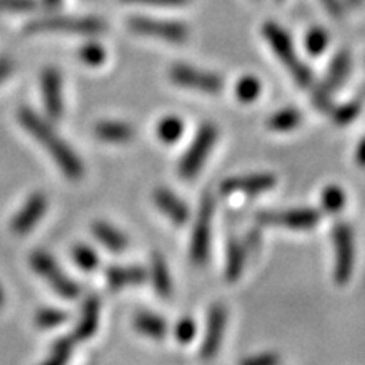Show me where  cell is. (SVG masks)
Listing matches in <instances>:
<instances>
[{"mask_svg": "<svg viewBox=\"0 0 365 365\" xmlns=\"http://www.w3.org/2000/svg\"><path fill=\"white\" fill-rule=\"evenodd\" d=\"M182 130H185L182 120L180 117H175V115L161 118L156 129L159 140H163L164 144H173L176 143V140H180V137L182 135Z\"/></svg>", "mask_w": 365, "mask_h": 365, "instance_id": "25", "label": "cell"}, {"mask_svg": "<svg viewBox=\"0 0 365 365\" xmlns=\"http://www.w3.org/2000/svg\"><path fill=\"white\" fill-rule=\"evenodd\" d=\"M105 24L95 17H43L31 21L24 33H68V34H102Z\"/></svg>", "mask_w": 365, "mask_h": 365, "instance_id": "3", "label": "cell"}, {"mask_svg": "<svg viewBox=\"0 0 365 365\" xmlns=\"http://www.w3.org/2000/svg\"><path fill=\"white\" fill-rule=\"evenodd\" d=\"M301 118H303V115H301L299 110H296L293 107H287L274 113V115L267 120V125L271 127L272 130L286 132L298 127L301 124Z\"/></svg>", "mask_w": 365, "mask_h": 365, "instance_id": "24", "label": "cell"}, {"mask_svg": "<svg viewBox=\"0 0 365 365\" xmlns=\"http://www.w3.org/2000/svg\"><path fill=\"white\" fill-rule=\"evenodd\" d=\"M176 340L180 344H190L196 335V325L191 318H181L175 328Z\"/></svg>", "mask_w": 365, "mask_h": 365, "instance_id": "34", "label": "cell"}, {"mask_svg": "<svg viewBox=\"0 0 365 365\" xmlns=\"http://www.w3.org/2000/svg\"><path fill=\"white\" fill-rule=\"evenodd\" d=\"M98 318H100V301L97 296H91L85 301L83 309H81V317L78 319L75 331H73V339L75 341H83L93 336V333L98 328Z\"/></svg>", "mask_w": 365, "mask_h": 365, "instance_id": "17", "label": "cell"}, {"mask_svg": "<svg viewBox=\"0 0 365 365\" xmlns=\"http://www.w3.org/2000/svg\"><path fill=\"white\" fill-rule=\"evenodd\" d=\"M235 95L237 98L244 103L254 102V100H257L259 95H261V81L252 75L242 76L235 85Z\"/></svg>", "mask_w": 365, "mask_h": 365, "instance_id": "27", "label": "cell"}, {"mask_svg": "<svg viewBox=\"0 0 365 365\" xmlns=\"http://www.w3.org/2000/svg\"><path fill=\"white\" fill-rule=\"evenodd\" d=\"M212 217H213V198L205 195L200 205L198 218H196L193 237H191V261L195 264H205L210 252V239H212Z\"/></svg>", "mask_w": 365, "mask_h": 365, "instance_id": "8", "label": "cell"}, {"mask_svg": "<svg viewBox=\"0 0 365 365\" xmlns=\"http://www.w3.org/2000/svg\"><path fill=\"white\" fill-rule=\"evenodd\" d=\"M66 319H68L66 313L61 312V309L46 308V309H41V312L36 314V325L39 328H44V330H49V328L61 327Z\"/></svg>", "mask_w": 365, "mask_h": 365, "instance_id": "31", "label": "cell"}, {"mask_svg": "<svg viewBox=\"0 0 365 365\" xmlns=\"http://www.w3.org/2000/svg\"><path fill=\"white\" fill-rule=\"evenodd\" d=\"M12 61L11 59H7V58H0V83H2L4 80L7 78L9 75H11V71H12Z\"/></svg>", "mask_w": 365, "mask_h": 365, "instance_id": "40", "label": "cell"}, {"mask_svg": "<svg viewBox=\"0 0 365 365\" xmlns=\"http://www.w3.org/2000/svg\"><path fill=\"white\" fill-rule=\"evenodd\" d=\"M4 304V293H2V289H0V307H2Z\"/></svg>", "mask_w": 365, "mask_h": 365, "instance_id": "44", "label": "cell"}, {"mask_svg": "<svg viewBox=\"0 0 365 365\" xmlns=\"http://www.w3.org/2000/svg\"><path fill=\"white\" fill-rule=\"evenodd\" d=\"M91 232H93V235L102 242L105 247L112 250V252H124L127 245H129V240H127V237L122 234V232H118L115 227L108 225V223L105 222L93 223Z\"/></svg>", "mask_w": 365, "mask_h": 365, "instance_id": "21", "label": "cell"}, {"mask_svg": "<svg viewBox=\"0 0 365 365\" xmlns=\"http://www.w3.org/2000/svg\"><path fill=\"white\" fill-rule=\"evenodd\" d=\"M170 78L173 83L185 86V88L205 91V93H218L223 88L220 76L213 73L196 70L188 65H175L170 70Z\"/></svg>", "mask_w": 365, "mask_h": 365, "instance_id": "10", "label": "cell"}, {"mask_svg": "<svg viewBox=\"0 0 365 365\" xmlns=\"http://www.w3.org/2000/svg\"><path fill=\"white\" fill-rule=\"evenodd\" d=\"M322 6L331 14L333 17H341L344 16V6H341V0H319Z\"/></svg>", "mask_w": 365, "mask_h": 365, "instance_id": "38", "label": "cell"}, {"mask_svg": "<svg viewBox=\"0 0 365 365\" xmlns=\"http://www.w3.org/2000/svg\"><path fill=\"white\" fill-rule=\"evenodd\" d=\"M360 113V105L359 103H345V105H340V107L333 108L331 110V117L333 120H335V124L339 125H346L350 124V122L355 120L357 115Z\"/></svg>", "mask_w": 365, "mask_h": 365, "instance_id": "33", "label": "cell"}, {"mask_svg": "<svg viewBox=\"0 0 365 365\" xmlns=\"http://www.w3.org/2000/svg\"><path fill=\"white\" fill-rule=\"evenodd\" d=\"M218 130L213 124H205L200 127L198 134H196L193 144L186 150L180 163V175L182 180H193L202 170V166L207 161L210 150H212L213 144L217 143Z\"/></svg>", "mask_w": 365, "mask_h": 365, "instance_id": "5", "label": "cell"}, {"mask_svg": "<svg viewBox=\"0 0 365 365\" xmlns=\"http://www.w3.org/2000/svg\"><path fill=\"white\" fill-rule=\"evenodd\" d=\"M304 46H307V51L312 56H319L328 48V33L322 27H313V29L308 31Z\"/></svg>", "mask_w": 365, "mask_h": 365, "instance_id": "29", "label": "cell"}, {"mask_svg": "<svg viewBox=\"0 0 365 365\" xmlns=\"http://www.w3.org/2000/svg\"><path fill=\"white\" fill-rule=\"evenodd\" d=\"M322 205L328 213H336L345 207V193L340 186H327L322 193Z\"/></svg>", "mask_w": 365, "mask_h": 365, "instance_id": "28", "label": "cell"}, {"mask_svg": "<svg viewBox=\"0 0 365 365\" xmlns=\"http://www.w3.org/2000/svg\"><path fill=\"white\" fill-rule=\"evenodd\" d=\"M73 259H75L76 266L81 267L86 272L97 269L100 262L97 252H95L91 247H88V245H81V244L73 249Z\"/></svg>", "mask_w": 365, "mask_h": 365, "instance_id": "30", "label": "cell"}, {"mask_svg": "<svg viewBox=\"0 0 365 365\" xmlns=\"http://www.w3.org/2000/svg\"><path fill=\"white\" fill-rule=\"evenodd\" d=\"M145 281V271L137 266H113L107 271V282L110 289H124L129 286H139Z\"/></svg>", "mask_w": 365, "mask_h": 365, "instance_id": "18", "label": "cell"}, {"mask_svg": "<svg viewBox=\"0 0 365 365\" xmlns=\"http://www.w3.org/2000/svg\"><path fill=\"white\" fill-rule=\"evenodd\" d=\"M46 210H48V196L44 193H33L26 200L24 207H22L17 215L11 222V232L16 235L29 234L33 228L41 222L44 217Z\"/></svg>", "mask_w": 365, "mask_h": 365, "instance_id": "12", "label": "cell"}, {"mask_svg": "<svg viewBox=\"0 0 365 365\" xmlns=\"http://www.w3.org/2000/svg\"><path fill=\"white\" fill-rule=\"evenodd\" d=\"M259 244H261V234H259L257 230L250 232V234L247 235V239L244 240V245L247 250H255L259 247Z\"/></svg>", "mask_w": 365, "mask_h": 365, "instance_id": "39", "label": "cell"}, {"mask_svg": "<svg viewBox=\"0 0 365 365\" xmlns=\"http://www.w3.org/2000/svg\"><path fill=\"white\" fill-rule=\"evenodd\" d=\"M93 130L100 140L112 144L129 143L132 137H134V129L129 124H125V122L102 120L95 125Z\"/></svg>", "mask_w": 365, "mask_h": 365, "instance_id": "20", "label": "cell"}, {"mask_svg": "<svg viewBox=\"0 0 365 365\" xmlns=\"http://www.w3.org/2000/svg\"><path fill=\"white\" fill-rule=\"evenodd\" d=\"M127 4H140V6L153 7H180L186 6L190 0H124Z\"/></svg>", "mask_w": 365, "mask_h": 365, "instance_id": "36", "label": "cell"}, {"mask_svg": "<svg viewBox=\"0 0 365 365\" xmlns=\"http://www.w3.org/2000/svg\"><path fill=\"white\" fill-rule=\"evenodd\" d=\"M31 267L34 269L36 274H39L43 279L48 281V284L53 287L56 293L65 299H76L80 296V286L71 279L70 276H66L61 271V267L58 266L56 261L49 254H46L44 250H36L31 254Z\"/></svg>", "mask_w": 365, "mask_h": 365, "instance_id": "4", "label": "cell"}, {"mask_svg": "<svg viewBox=\"0 0 365 365\" xmlns=\"http://www.w3.org/2000/svg\"><path fill=\"white\" fill-rule=\"evenodd\" d=\"M61 75L54 68H46L41 75V90L48 115L59 118L63 115V86Z\"/></svg>", "mask_w": 365, "mask_h": 365, "instance_id": "15", "label": "cell"}, {"mask_svg": "<svg viewBox=\"0 0 365 365\" xmlns=\"http://www.w3.org/2000/svg\"><path fill=\"white\" fill-rule=\"evenodd\" d=\"M154 203L176 225H185L188 222V207L175 193H171L170 190L158 188L154 191Z\"/></svg>", "mask_w": 365, "mask_h": 365, "instance_id": "16", "label": "cell"}, {"mask_svg": "<svg viewBox=\"0 0 365 365\" xmlns=\"http://www.w3.org/2000/svg\"><path fill=\"white\" fill-rule=\"evenodd\" d=\"M46 4H48V6H58L59 2H61V0H44Z\"/></svg>", "mask_w": 365, "mask_h": 365, "instance_id": "42", "label": "cell"}, {"mask_svg": "<svg viewBox=\"0 0 365 365\" xmlns=\"http://www.w3.org/2000/svg\"><path fill=\"white\" fill-rule=\"evenodd\" d=\"M349 2L352 4V6L357 7V6H360V4H362V0H349Z\"/></svg>", "mask_w": 365, "mask_h": 365, "instance_id": "43", "label": "cell"}, {"mask_svg": "<svg viewBox=\"0 0 365 365\" xmlns=\"http://www.w3.org/2000/svg\"><path fill=\"white\" fill-rule=\"evenodd\" d=\"M264 38L267 39V43L271 44V48L276 53V56L281 59V63L287 68V71L291 73L296 85H299L301 88H308L313 85V73L309 68L301 61L298 54L294 51V46L291 43V38L282 27H279L276 22H266L262 27Z\"/></svg>", "mask_w": 365, "mask_h": 365, "instance_id": "2", "label": "cell"}, {"mask_svg": "<svg viewBox=\"0 0 365 365\" xmlns=\"http://www.w3.org/2000/svg\"><path fill=\"white\" fill-rule=\"evenodd\" d=\"M240 365H279V355L276 354H261L242 360Z\"/></svg>", "mask_w": 365, "mask_h": 365, "instance_id": "37", "label": "cell"}, {"mask_svg": "<svg viewBox=\"0 0 365 365\" xmlns=\"http://www.w3.org/2000/svg\"><path fill=\"white\" fill-rule=\"evenodd\" d=\"M227 323V309L223 304H213L208 314V325L207 333H205V340L202 344V359L208 360L213 359L222 345L223 331H225Z\"/></svg>", "mask_w": 365, "mask_h": 365, "instance_id": "13", "label": "cell"}, {"mask_svg": "<svg viewBox=\"0 0 365 365\" xmlns=\"http://www.w3.org/2000/svg\"><path fill=\"white\" fill-rule=\"evenodd\" d=\"M36 7V0H0V11L27 12Z\"/></svg>", "mask_w": 365, "mask_h": 365, "instance_id": "35", "label": "cell"}, {"mask_svg": "<svg viewBox=\"0 0 365 365\" xmlns=\"http://www.w3.org/2000/svg\"><path fill=\"white\" fill-rule=\"evenodd\" d=\"M257 222L266 225H281L294 230H308L319 222V213L313 208H291L279 212H262L257 215Z\"/></svg>", "mask_w": 365, "mask_h": 365, "instance_id": "11", "label": "cell"}, {"mask_svg": "<svg viewBox=\"0 0 365 365\" xmlns=\"http://www.w3.org/2000/svg\"><path fill=\"white\" fill-rule=\"evenodd\" d=\"M105 58H107V54H105V49L98 43H88L80 49V59L90 66L102 65Z\"/></svg>", "mask_w": 365, "mask_h": 365, "instance_id": "32", "label": "cell"}, {"mask_svg": "<svg viewBox=\"0 0 365 365\" xmlns=\"http://www.w3.org/2000/svg\"><path fill=\"white\" fill-rule=\"evenodd\" d=\"M355 159H357L359 166L365 168V137L362 140H360L359 148H357V153H355Z\"/></svg>", "mask_w": 365, "mask_h": 365, "instance_id": "41", "label": "cell"}, {"mask_svg": "<svg viewBox=\"0 0 365 365\" xmlns=\"http://www.w3.org/2000/svg\"><path fill=\"white\" fill-rule=\"evenodd\" d=\"M134 327L143 335H148L154 340H163L168 333V325L161 317L153 313H139L134 318Z\"/></svg>", "mask_w": 365, "mask_h": 365, "instance_id": "23", "label": "cell"}, {"mask_svg": "<svg viewBox=\"0 0 365 365\" xmlns=\"http://www.w3.org/2000/svg\"><path fill=\"white\" fill-rule=\"evenodd\" d=\"M17 117H19L21 125L43 145L46 153L54 159V163L58 164V168L68 180H81L83 178V163L44 118H41L38 113L27 107H22Z\"/></svg>", "mask_w": 365, "mask_h": 365, "instance_id": "1", "label": "cell"}, {"mask_svg": "<svg viewBox=\"0 0 365 365\" xmlns=\"http://www.w3.org/2000/svg\"><path fill=\"white\" fill-rule=\"evenodd\" d=\"M150 276H153L154 289L161 298H170L173 294V281L170 276V269L164 261L161 254H154L153 261H150Z\"/></svg>", "mask_w": 365, "mask_h": 365, "instance_id": "22", "label": "cell"}, {"mask_svg": "<svg viewBox=\"0 0 365 365\" xmlns=\"http://www.w3.org/2000/svg\"><path fill=\"white\" fill-rule=\"evenodd\" d=\"M349 71H350V56L346 51H341L339 56H335V59L331 61L323 83L314 90L313 102L319 110H330L331 93L336 88H340L341 83H344L346 78V75H349Z\"/></svg>", "mask_w": 365, "mask_h": 365, "instance_id": "9", "label": "cell"}, {"mask_svg": "<svg viewBox=\"0 0 365 365\" xmlns=\"http://www.w3.org/2000/svg\"><path fill=\"white\" fill-rule=\"evenodd\" d=\"M331 239L333 249H335V281L336 284L344 286L352 277L355 264V244L352 228L344 222L336 223L333 227Z\"/></svg>", "mask_w": 365, "mask_h": 365, "instance_id": "6", "label": "cell"}, {"mask_svg": "<svg viewBox=\"0 0 365 365\" xmlns=\"http://www.w3.org/2000/svg\"><path fill=\"white\" fill-rule=\"evenodd\" d=\"M245 259H247V249L244 242L239 239H230L227 245V259H225V277L227 281L234 282L239 279L244 272Z\"/></svg>", "mask_w": 365, "mask_h": 365, "instance_id": "19", "label": "cell"}, {"mask_svg": "<svg viewBox=\"0 0 365 365\" xmlns=\"http://www.w3.org/2000/svg\"><path fill=\"white\" fill-rule=\"evenodd\" d=\"M127 26L132 33L170 41V43H182L188 38V27L182 22L153 19V17H130Z\"/></svg>", "mask_w": 365, "mask_h": 365, "instance_id": "7", "label": "cell"}, {"mask_svg": "<svg viewBox=\"0 0 365 365\" xmlns=\"http://www.w3.org/2000/svg\"><path fill=\"white\" fill-rule=\"evenodd\" d=\"M73 346H75V339L73 336H61L53 345V352L41 365H66L71 357Z\"/></svg>", "mask_w": 365, "mask_h": 365, "instance_id": "26", "label": "cell"}, {"mask_svg": "<svg viewBox=\"0 0 365 365\" xmlns=\"http://www.w3.org/2000/svg\"><path fill=\"white\" fill-rule=\"evenodd\" d=\"M276 186V178L272 175H250L237 176L222 182L220 190L223 195H259L266 193Z\"/></svg>", "mask_w": 365, "mask_h": 365, "instance_id": "14", "label": "cell"}]
</instances>
